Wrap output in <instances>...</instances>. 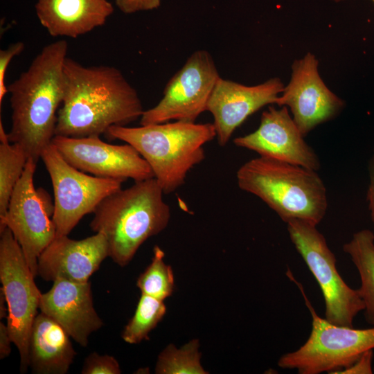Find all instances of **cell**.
Instances as JSON below:
<instances>
[{
	"mask_svg": "<svg viewBox=\"0 0 374 374\" xmlns=\"http://www.w3.org/2000/svg\"><path fill=\"white\" fill-rule=\"evenodd\" d=\"M64 96L55 135L87 137L141 118L145 109L136 90L112 66H85L66 57Z\"/></svg>",
	"mask_w": 374,
	"mask_h": 374,
	"instance_id": "obj_1",
	"label": "cell"
},
{
	"mask_svg": "<svg viewBox=\"0 0 374 374\" xmlns=\"http://www.w3.org/2000/svg\"><path fill=\"white\" fill-rule=\"evenodd\" d=\"M64 39L42 48L28 69L8 87L12 124L8 137L37 163L55 135L58 110L64 96Z\"/></svg>",
	"mask_w": 374,
	"mask_h": 374,
	"instance_id": "obj_2",
	"label": "cell"
},
{
	"mask_svg": "<svg viewBox=\"0 0 374 374\" xmlns=\"http://www.w3.org/2000/svg\"><path fill=\"white\" fill-rule=\"evenodd\" d=\"M163 194L152 177L111 193L96 206L90 228L105 236L109 257L119 266L128 265L146 240L168 226L170 208Z\"/></svg>",
	"mask_w": 374,
	"mask_h": 374,
	"instance_id": "obj_3",
	"label": "cell"
},
{
	"mask_svg": "<svg viewBox=\"0 0 374 374\" xmlns=\"http://www.w3.org/2000/svg\"><path fill=\"white\" fill-rule=\"evenodd\" d=\"M105 134L136 150L164 194L185 183L188 173L205 159L204 145L216 137L213 123L181 121L139 127L114 125Z\"/></svg>",
	"mask_w": 374,
	"mask_h": 374,
	"instance_id": "obj_4",
	"label": "cell"
},
{
	"mask_svg": "<svg viewBox=\"0 0 374 374\" xmlns=\"http://www.w3.org/2000/svg\"><path fill=\"white\" fill-rule=\"evenodd\" d=\"M236 178L241 190L259 197L285 222L317 225L326 215V188L316 170L259 156L242 165Z\"/></svg>",
	"mask_w": 374,
	"mask_h": 374,
	"instance_id": "obj_5",
	"label": "cell"
},
{
	"mask_svg": "<svg viewBox=\"0 0 374 374\" xmlns=\"http://www.w3.org/2000/svg\"><path fill=\"white\" fill-rule=\"evenodd\" d=\"M287 276L295 283L312 316V330L298 349L283 355L279 367L299 374L336 373L350 366L366 351L374 349V327L356 329L335 325L320 317L307 297L303 285L288 269Z\"/></svg>",
	"mask_w": 374,
	"mask_h": 374,
	"instance_id": "obj_6",
	"label": "cell"
},
{
	"mask_svg": "<svg viewBox=\"0 0 374 374\" xmlns=\"http://www.w3.org/2000/svg\"><path fill=\"white\" fill-rule=\"evenodd\" d=\"M290 238L313 274L325 301V319L342 326L353 327L364 303L357 290L349 287L340 276L337 259L317 225L292 219L287 222Z\"/></svg>",
	"mask_w": 374,
	"mask_h": 374,
	"instance_id": "obj_7",
	"label": "cell"
},
{
	"mask_svg": "<svg viewBox=\"0 0 374 374\" xmlns=\"http://www.w3.org/2000/svg\"><path fill=\"white\" fill-rule=\"evenodd\" d=\"M0 280L8 310L7 327L20 357V371L29 367V339L42 293L37 288L21 247L12 231L0 232Z\"/></svg>",
	"mask_w": 374,
	"mask_h": 374,
	"instance_id": "obj_8",
	"label": "cell"
},
{
	"mask_svg": "<svg viewBox=\"0 0 374 374\" xmlns=\"http://www.w3.org/2000/svg\"><path fill=\"white\" fill-rule=\"evenodd\" d=\"M54 195L56 235H68L107 195L121 188V179L91 176L69 164L51 143L42 152Z\"/></svg>",
	"mask_w": 374,
	"mask_h": 374,
	"instance_id": "obj_9",
	"label": "cell"
},
{
	"mask_svg": "<svg viewBox=\"0 0 374 374\" xmlns=\"http://www.w3.org/2000/svg\"><path fill=\"white\" fill-rule=\"evenodd\" d=\"M36 167L37 163L29 159L13 190L6 213L0 217V232L6 227L10 229L35 277L40 253L56 236L54 204L44 189L34 185Z\"/></svg>",
	"mask_w": 374,
	"mask_h": 374,
	"instance_id": "obj_10",
	"label": "cell"
},
{
	"mask_svg": "<svg viewBox=\"0 0 374 374\" xmlns=\"http://www.w3.org/2000/svg\"><path fill=\"white\" fill-rule=\"evenodd\" d=\"M220 77L209 52H193L168 80L160 101L144 111L140 125L170 121L195 122L206 111L208 101Z\"/></svg>",
	"mask_w": 374,
	"mask_h": 374,
	"instance_id": "obj_11",
	"label": "cell"
},
{
	"mask_svg": "<svg viewBox=\"0 0 374 374\" xmlns=\"http://www.w3.org/2000/svg\"><path fill=\"white\" fill-rule=\"evenodd\" d=\"M71 166L94 176L134 181L154 177L147 161L131 145H114L98 136L68 137L55 135L52 142Z\"/></svg>",
	"mask_w": 374,
	"mask_h": 374,
	"instance_id": "obj_12",
	"label": "cell"
},
{
	"mask_svg": "<svg viewBox=\"0 0 374 374\" xmlns=\"http://www.w3.org/2000/svg\"><path fill=\"white\" fill-rule=\"evenodd\" d=\"M290 82L276 104L290 107L292 118L303 136L319 124L335 117L344 102L324 84L318 72V60L311 53L292 66Z\"/></svg>",
	"mask_w": 374,
	"mask_h": 374,
	"instance_id": "obj_13",
	"label": "cell"
},
{
	"mask_svg": "<svg viewBox=\"0 0 374 374\" xmlns=\"http://www.w3.org/2000/svg\"><path fill=\"white\" fill-rule=\"evenodd\" d=\"M240 148L263 157L301 166L317 171L320 161L313 149L304 141L286 106L269 107L262 112L260 123L254 132L233 139Z\"/></svg>",
	"mask_w": 374,
	"mask_h": 374,
	"instance_id": "obj_14",
	"label": "cell"
},
{
	"mask_svg": "<svg viewBox=\"0 0 374 374\" xmlns=\"http://www.w3.org/2000/svg\"><path fill=\"white\" fill-rule=\"evenodd\" d=\"M283 89L284 84L278 78L247 86L220 77L206 107L213 117L218 144L225 146L249 116L267 105L276 104Z\"/></svg>",
	"mask_w": 374,
	"mask_h": 374,
	"instance_id": "obj_15",
	"label": "cell"
},
{
	"mask_svg": "<svg viewBox=\"0 0 374 374\" xmlns=\"http://www.w3.org/2000/svg\"><path fill=\"white\" fill-rule=\"evenodd\" d=\"M107 257L109 248L103 233L80 240L56 235L38 258L37 276L46 281L88 282Z\"/></svg>",
	"mask_w": 374,
	"mask_h": 374,
	"instance_id": "obj_16",
	"label": "cell"
},
{
	"mask_svg": "<svg viewBox=\"0 0 374 374\" xmlns=\"http://www.w3.org/2000/svg\"><path fill=\"white\" fill-rule=\"evenodd\" d=\"M42 294L39 309L59 323L71 338L86 347L89 335L103 326L93 303L91 283L54 280Z\"/></svg>",
	"mask_w": 374,
	"mask_h": 374,
	"instance_id": "obj_17",
	"label": "cell"
},
{
	"mask_svg": "<svg viewBox=\"0 0 374 374\" xmlns=\"http://www.w3.org/2000/svg\"><path fill=\"white\" fill-rule=\"evenodd\" d=\"M35 8L50 35L73 39L103 26L114 10L108 0H37Z\"/></svg>",
	"mask_w": 374,
	"mask_h": 374,
	"instance_id": "obj_18",
	"label": "cell"
},
{
	"mask_svg": "<svg viewBox=\"0 0 374 374\" xmlns=\"http://www.w3.org/2000/svg\"><path fill=\"white\" fill-rule=\"evenodd\" d=\"M76 352L64 328L42 312L36 316L29 339V367L36 374H65Z\"/></svg>",
	"mask_w": 374,
	"mask_h": 374,
	"instance_id": "obj_19",
	"label": "cell"
},
{
	"mask_svg": "<svg viewBox=\"0 0 374 374\" xmlns=\"http://www.w3.org/2000/svg\"><path fill=\"white\" fill-rule=\"evenodd\" d=\"M355 265L361 280L357 289L364 303L366 321L374 326V233L363 229L353 234L343 246Z\"/></svg>",
	"mask_w": 374,
	"mask_h": 374,
	"instance_id": "obj_20",
	"label": "cell"
},
{
	"mask_svg": "<svg viewBox=\"0 0 374 374\" xmlns=\"http://www.w3.org/2000/svg\"><path fill=\"white\" fill-rule=\"evenodd\" d=\"M0 217L8 209L10 197L21 177L28 158L17 144L10 142L0 121Z\"/></svg>",
	"mask_w": 374,
	"mask_h": 374,
	"instance_id": "obj_21",
	"label": "cell"
},
{
	"mask_svg": "<svg viewBox=\"0 0 374 374\" xmlns=\"http://www.w3.org/2000/svg\"><path fill=\"white\" fill-rule=\"evenodd\" d=\"M166 312L163 301L143 294L134 315L125 326L122 338L127 344H136L149 339V333L157 326Z\"/></svg>",
	"mask_w": 374,
	"mask_h": 374,
	"instance_id": "obj_22",
	"label": "cell"
},
{
	"mask_svg": "<svg viewBox=\"0 0 374 374\" xmlns=\"http://www.w3.org/2000/svg\"><path fill=\"white\" fill-rule=\"evenodd\" d=\"M199 342L193 339L181 348L168 344L159 355L157 374H207L200 363Z\"/></svg>",
	"mask_w": 374,
	"mask_h": 374,
	"instance_id": "obj_23",
	"label": "cell"
},
{
	"mask_svg": "<svg viewBox=\"0 0 374 374\" xmlns=\"http://www.w3.org/2000/svg\"><path fill=\"white\" fill-rule=\"evenodd\" d=\"M164 256L161 248L154 246L150 264L136 280V286L141 294L161 301L170 296L175 287L172 269L165 263Z\"/></svg>",
	"mask_w": 374,
	"mask_h": 374,
	"instance_id": "obj_24",
	"label": "cell"
},
{
	"mask_svg": "<svg viewBox=\"0 0 374 374\" xmlns=\"http://www.w3.org/2000/svg\"><path fill=\"white\" fill-rule=\"evenodd\" d=\"M121 370L116 358L109 355L90 353L84 359L82 374H120Z\"/></svg>",
	"mask_w": 374,
	"mask_h": 374,
	"instance_id": "obj_25",
	"label": "cell"
},
{
	"mask_svg": "<svg viewBox=\"0 0 374 374\" xmlns=\"http://www.w3.org/2000/svg\"><path fill=\"white\" fill-rule=\"evenodd\" d=\"M24 48V42H17L11 44L7 48L0 51V105L8 93V88L5 83L7 69L11 60L19 55Z\"/></svg>",
	"mask_w": 374,
	"mask_h": 374,
	"instance_id": "obj_26",
	"label": "cell"
},
{
	"mask_svg": "<svg viewBox=\"0 0 374 374\" xmlns=\"http://www.w3.org/2000/svg\"><path fill=\"white\" fill-rule=\"evenodd\" d=\"M162 0H115L117 8L124 14H133L141 11L158 8Z\"/></svg>",
	"mask_w": 374,
	"mask_h": 374,
	"instance_id": "obj_27",
	"label": "cell"
},
{
	"mask_svg": "<svg viewBox=\"0 0 374 374\" xmlns=\"http://www.w3.org/2000/svg\"><path fill=\"white\" fill-rule=\"evenodd\" d=\"M373 350H369L362 354L354 363L335 374H372Z\"/></svg>",
	"mask_w": 374,
	"mask_h": 374,
	"instance_id": "obj_28",
	"label": "cell"
},
{
	"mask_svg": "<svg viewBox=\"0 0 374 374\" xmlns=\"http://www.w3.org/2000/svg\"><path fill=\"white\" fill-rule=\"evenodd\" d=\"M11 339L7 325L0 321V359H3L10 354Z\"/></svg>",
	"mask_w": 374,
	"mask_h": 374,
	"instance_id": "obj_29",
	"label": "cell"
},
{
	"mask_svg": "<svg viewBox=\"0 0 374 374\" xmlns=\"http://www.w3.org/2000/svg\"><path fill=\"white\" fill-rule=\"evenodd\" d=\"M369 186L367 191V200L371 212V217L374 225V154L369 163Z\"/></svg>",
	"mask_w": 374,
	"mask_h": 374,
	"instance_id": "obj_30",
	"label": "cell"
},
{
	"mask_svg": "<svg viewBox=\"0 0 374 374\" xmlns=\"http://www.w3.org/2000/svg\"><path fill=\"white\" fill-rule=\"evenodd\" d=\"M8 314V305L3 292L0 289V319L7 318Z\"/></svg>",
	"mask_w": 374,
	"mask_h": 374,
	"instance_id": "obj_31",
	"label": "cell"
},
{
	"mask_svg": "<svg viewBox=\"0 0 374 374\" xmlns=\"http://www.w3.org/2000/svg\"><path fill=\"white\" fill-rule=\"evenodd\" d=\"M333 1L338 2V1H341V0H333ZM372 1H373V3H374V0H372Z\"/></svg>",
	"mask_w": 374,
	"mask_h": 374,
	"instance_id": "obj_32",
	"label": "cell"
},
{
	"mask_svg": "<svg viewBox=\"0 0 374 374\" xmlns=\"http://www.w3.org/2000/svg\"><path fill=\"white\" fill-rule=\"evenodd\" d=\"M373 371H374V368H373Z\"/></svg>",
	"mask_w": 374,
	"mask_h": 374,
	"instance_id": "obj_33",
	"label": "cell"
}]
</instances>
